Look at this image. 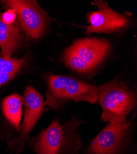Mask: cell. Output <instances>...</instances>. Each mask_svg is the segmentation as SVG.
Listing matches in <instances>:
<instances>
[{
	"label": "cell",
	"instance_id": "1",
	"mask_svg": "<svg viewBox=\"0 0 137 154\" xmlns=\"http://www.w3.org/2000/svg\"><path fill=\"white\" fill-rule=\"evenodd\" d=\"M84 123V121L74 115L64 124L54 120L33 140L32 147L35 153L79 154L83 146L77 130Z\"/></svg>",
	"mask_w": 137,
	"mask_h": 154
},
{
	"label": "cell",
	"instance_id": "2",
	"mask_svg": "<svg viewBox=\"0 0 137 154\" xmlns=\"http://www.w3.org/2000/svg\"><path fill=\"white\" fill-rule=\"evenodd\" d=\"M98 99L102 108V120L117 123L127 120L136 104V91L118 78L98 86Z\"/></svg>",
	"mask_w": 137,
	"mask_h": 154
},
{
	"label": "cell",
	"instance_id": "3",
	"mask_svg": "<svg viewBox=\"0 0 137 154\" xmlns=\"http://www.w3.org/2000/svg\"><path fill=\"white\" fill-rule=\"evenodd\" d=\"M45 106L59 108L69 100L86 101L93 104L98 102V86L64 75H50Z\"/></svg>",
	"mask_w": 137,
	"mask_h": 154
},
{
	"label": "cell",
	"instance_id": "4",
	"mask_svg": "<svg viewBox=\"0 0 137 154\" xmlns=\"http://www.w3.org/2000/svg\"><path fill=\"white\" fill-rule=\"evenodd\" d=\"M108 41L96 38H86L74 42L62 55V60L71 70L89 73L102 63L109 52Z\"/></svg>",
	"mask_w": 137,
	"mask_h": 154
},
{
	"label": "cell",
	"instance_id": "5",
	"mask_svg": "<svg viewBox=\"0 0 137 154\" xmlns=\"http://www.w3.org/2000/svg\"><path fill=\"white\" fill-rule=\"evenodd\" d=\"M132 126L127 120L109 123L92 140L84 154H126L129 150Z\"/></svg>",
	"mask_w": 137,
	"mask_h": 154
},
{
	"label": "cell",
	"instance_id": "6",
	"mask_svg": "<svg viewBox=\"0 0 137 154\" xmlns=\"http://www.w3.org/2000/svg\"><path fill=\"white\" fill-rule=\"evenodd\" d=\"M2 2L5 8L15 11L27 36L31 39H38L41 36L46 29L49 18L36 1L10 0Z\"/></svg>",
	"mask_w": 137,
	"mask_h": 154
},
{
	"label": "cell",
	"instance_id": "7",
	"mask_svg": "<svg viewBox=\"0 0 137 154\" xmlns=\"http://www.w3.org/2000/svg\"><path fill=\"white\" fill-rule=\"evenodd\" d=\"M25 103L24 119L19 135L10 140L8 146L16 153H20L29 139L30 135L37 122L44 111L45 104L41 94L31 86L25 89L23 93Z\"/></svg>",
	"mask_w": 137,
	"mask_h": 154
},
{
	"label": "cell",
	"instance_id": "8",
	"mask_svg": "<svg viewBox=\"0 0 137 154\" xmlns=\"http://www.w3.org/2000/svg\"><path fill=\"white\" fill-rule=\"evenodd\" d=\"M92 5L96 6L98 10L87 14L89 25L82 27L86 30L85 34L113 33L123 29L129 23L127 16L112 9L106 2L95 0Z\"/></svg>",
	"mask_w": 137,
	"mask_h": 154
},
{
	"label": "cell",
	"instance_id": "9",
	"mask_svg": "<svg viewBox=\"0 0 137 154\" xmlns=\"http://www.w3.org/2000/svg\"><path fill=\"white\" fill-rule=\"evenodd\" d=\"M23 39V29L19 20L10 24L6 23L0 13V48L2 57L10 59L20 48Z\"/></svg>",
	"mask_w": 137,
	"mask_h": 154
},
{
	"label": "cell",
	"instance_id": "10",
	"mask_svg": "<svg viewBox=\"0 0 137 154\" xmlns=\"http://www.w3.org/2000/svg\"><path fill=\"white\" fill-rule=\"evenodd\" d=\"M23 99L17 94L6 97L3 101V112L6 119L19 132L22 114Z\"/></svg>",
	"mask_w": 137,
	"mask_h": 154
},
{
	"label": "cell",
	"instance_id": "11",
	"mask_svg": "<svg viewBox=\"0 0 137 154\" xmlns=\"http://www.w3.org/2000/svg\"><path fill=\"white\" fill-rule=\"evenodd\" d=\"M25 62V57L18 59L16 58L6 59L0 56V74L17 73Z\"/></svg>",
	"mask_w": 137,
	"mask_h": 154
},
{
	"label": "cell",
	"instance_id": "12",
	"mask_svg": "<svg viewBox=\"0 0 137 154\" xmlns=\"http://www.w3.org/2000/svg\"><path fill=\"white\" fill-rule=\"evenodd\" d=\"M17 15L14 10L9 9L6 12L2 14L3 20L8 24L14 23L16 20Z\"/></svg>",
	"mask_w": 137,
	"mask_h": 154
},
{
	"label": "cell",
	"instance_id": "13",
	"mask_svg": "<svg viewBox=\"0 0 137 154\" xmlns=\"http://www.w3.org/2000/svg\"><path fill=\"white\" fill-rule=\"evenodd\" d=\"M16 73H1L0 74V86H3L11 80Z\"/></svg>",
	"mask_w": 137,
	"mask_h": 154
}]
</instances>
